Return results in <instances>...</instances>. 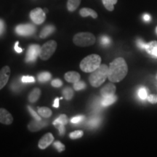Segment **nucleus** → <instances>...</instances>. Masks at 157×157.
<instances>
[{"label":"nucleus","mask_w":157,"mask_h":157,"mask_svg":"<svg viewBox=\"0 0 157 157\" xmlns=\"http://www.w3.org/2000/svg\"><path fill=\"white\" fill-rule=\"evenodd\" d=\"M108 73H109L108 66L105 64L101 65L97 69L90 74L89 77L90 84L94 87H100L108 78Z\"/></svg>","instance_id":"obj_2"},{"label":"nucleus","mask_w":157,"mask_h":157,"mask_svg":"<svg viewBox=\"0 0 157 157\" xmlns=\"http://www.w3.org/2000/svg\"><path fill=\"white\" fill-rule=\"evenodd\" d=\"M147 100L149 103H152V104H155L157 103V95H148V98H147Z\"/></svg>","instance_id":"obj_38"},{"label":"nucleus","mask_w":157,"mask_h":157,"mask_svg":"<svg viewBox=\"0 0 157 157\" xmlns=\"http://www.w3.org/2000/svg\"><path fill=\"white\" fill-rule=\"evenodd\" d=\"M10 76V68L6 66L0 70V90H2L8 82Z\"/></svg>","instance_id":"obj_9"},{"label":"nucleus","mask_w":157,"mask_h":157,"mask_svg":"<svg viewBox=\"0 0 157 157\" xmlns=\"http://www.w3.org/2000/svg\"><path fill=\"white\" fill-rule=\"evenodd\" d=\"M54 146H55V148L58 150V152L63 151H65V149H66V147H65L64 145L62 144L60 141H56V142H55Z\"/></svg>","instance_id":"obj_32"},{"label":"nucleus","mask_w":157,"mask_h":157,"mask_svg":"<svg viewBox=\"0 0 157 157\" xmlns=\"http://www.w3.org/2000/svg\"><path fill=\"white\" fill-rule=\"evenodd\" d=\"M136 43H137V47H138V48H140V49H141V50H145V49H146V43H145L144 42H143L142 39H137V40Z\"/></svg>","instance_id":"obj_37"},{"label":"nucleus","mask_w":157,"mask_h":157,"mask_svg":"<svg viewBox=\"0 0 157 157\" xmlns=\"http://www.w3.org/2000/svg\"><path fill=\"white\" fill-rule=\"evenodd\" d=\"M63 95L66 100L69 101L74 96V91L71 87H66L63 90Z\"/></svg>","instance_id":"obj_25"},{"label":"nucleus","mask_w":157,"mask_h":157,"mask_svg":"<svg viewBox=\"0 0 157 157\" xmlns=\"http://www.w3.org/2000/svg\"><path fill=\"white\" fill-rule=\"evenodd\" d=\"M5 23L2 20L0 19V36L3 34L4 31H5Z\"/></svg>","instance_id":"obj_39"},{"label":"nucleus","mask_w":157,"mask_h":157,"mask_svg":"<svg viewBox=\"0 0 157 157\" xmlns=\"http://www.w3.org/2000/svg\"><path fill=\"white\" fill-rule=\"evenodd\" d=\"M117 98L115 95L111 96H106V97H102V100L101 101V105L103 107H107L109 105H112L117 101Z\"/></svg>","instance_id":"obj_16"},{"label":"nucleus","mask_w":157,"mask_h":157,"mask_svg":"<svg viewBox=\"0 0 157 157\" xmlns=\"http://www.w3.org/2000/svg\"><path fill=\"white\" fill-rule=\"evenodd\" d=\"M128 72V67L125 60L118 58L110 63L108 78L111 82H119L124 78Z\"/></svg>","instance_id":"obj_1"},{"label":"nucleus","mask_w":157,"mask_h":157,"mask_svg":"<svg viewBox=\"0 0 157 157\" xmlns=\"http://www.w3.org/2000/svg\"><path fill=\"white\" fill-rule=\"evenodd\" d=\"M41 95V90L39 88H35L31 92L29 96V101L31 103H35L39 100Z\"/></svg>","instance_id":"obj_19"},{"label":"nucleus","mask_w":157,"mask_h":157,"mask_svg":"<svg viewBox=\"0 0 157 157\" xmlns=\"http://www.w3.org/2000/svg\"><path fill=\"white\" fill-rule=\"evenodd\" d=\"M73 42L76 46L88 47L95 42V36L89 32H82L76 34L74 36Z\"/></svg>","instance_id":"obj_4"},{"label":"nucleus","mask_w":157,"mask_h":157,"mask_svg":"<svg viewBox=\"0 0 157 157\" xmlns=\"http://www.w3.org/2000/svg\"><path fill=\"white\" fill-rule=\"evenodd\" d=\"M38 113L41 115V117L48 119L52 116V111L48 107H40L38 109Z\"/></svg>","instance_id":"obj_21"},{"label":"nucleus","mask_w":157,"mask_h":157,"mask_svg":"<svg viewBox=\"0 0 157 157\" xmlns=\"http://www.w3.org/2000/svg\"><path fill=\"white\" fill-rule=\"evenodd\" d=\"M59 100H60V98H57L55 100L54 103H53V107H55V108H58L59 107Z\"/></svg>","instance_id":"obj_42"},{"label":"nucleus","mask_w":157,"mask_h":157,"mask_svg":"<svg viewBox=\"0 0 157 157\" xmlns=\"http://www.w3.org/2000/svg\"><path fill=\"white\" fill-rule=\"evenodd\" d=\"M18 44H19V42H16L15 44V52H17V53H21V52H23V49L19 48L18 47Z\"/></svg>","instance_id":"obj_40"},{"label":"nucleus","mask_w":157,"mask_h":157,"mask_svg":"<svg viewBox=\"0 0 157 157\" xmlns=\"http://www.w3.org/2000/svg\"><path fill=\"white\" fill-rule=\"evenodd\" d=\"M30 17L31 21L34 22L35 24L40 25L44 23L46 18V15L45 13L43 11V10L40 7H37L31 11Z\"/></svg>","instance_id":"obj_6"},{"label":"nucleus","mask_w":157,"mask_h":157,"mask_svg":"<svg viewBox=\"0 0 157 157\" xmlns=\"http://www.w3.org/2000/svg\"><path fill=\"white\" fill-rule=\"evenodd\" d=\"M52 75L49 72H42L38 75V80L40 82H45L49 81Z\"/></svg>","instance_id":"obj_24"},{"label":"nucleus","mask_w":157,"mask_h":157,"mask_svg":"<svg viewBox=\"0 0 157 157\" xmlns=\"http://www.w3.org/2000/svg\"><path fill=\"white\" fill-rule=\"evenodd\" d=\"M13 121V117L11 113L5 109H0V123L4 124H11Z\"/></svg>","instance_id":"obj_11"},{"label":"nucleus","mask_w":157,"mask_h":157,"mask_svg":"<svg viewBox=\"0 0 157 157\" xmlns=\"http://www.w3.org/2000/svg\"><path fill=\"white\" fill-rule=\"evenodd\" d=\"M115 85L113 84H108L103 88H102L101 94L102 97H106V96H111L115 95L116 93Z\"/></svg>","instance_id":"obj_13"},{"label":"nucleus","mask_w":157,"mask_h":157,"mask_svg":"<svg viewBox=\"0 0 157 157\" xmlns=\"http://www.w3.org/2000/svg\"><path fill=\"white\" fill-rule=\"evenodd\" d=\"M156 34H157V27H156Z\"/></svg>","instance_id":"obj_43"},{"label":"nucleus","mask_w":157,"mask_h":157,"mask_svg":"<svg viewBox=\"0 0 157 157\" xmlns=\"http://www.w3.org/2000/svg\"><path fill=\"white\" fill-rule=\"evenodd\" d=\"M146 52L152 56L153 58H157V42L156 41H152V42L146 44Z\"/></svg>","instance_id":"obj_14"},{"label":"nucleus","mask_w":157,"mask_h":157,"mask_svg":"<svg viewBox=\"0 0 157 157\" xmlns=\"http://www.w3.org/2000/svg\"><path fill=\"white\" fill-rule=\"evenodd\" d=\"M55 30H56V28H55L54 25H46L44 28H43L42 31H41L40 35H39V36H40V38H42V39L46 38V37L50 36V34H52L55 31Z\"/></svg>","instance_id":"obj_17"},{"label":"nucleus","mask_w":157,"mask_h":157,"mask_svg":"<svg viewBox=\"0 0 157 157\" xmlns=\"http://www.w3.org/2000/svg\"><path fill=\"white\" fill-rule=\"evenodd\" d=\"M54 137L51 133L48 132L45 134L42 138L40 139L38 143V147L40 149H45L50 146L53 142Z\"/></svg>","instance_id":"obj_10"},{"label":"nucleus","mask_w":157,"mask_h":157,"mask_svg":"<svg viewBox=\"0 0 157 157\" xmlns=\"http://www.w3.org/2000/svg\"><path fill=\"white\" fill-rule=\"evenodd\" d=\"M21 81L23 83H31L35 82V78L34 76H23L21 78Z\"/></svg>","instance_id":"obj_34"},{"label":"nucleus","mask_w":157,"mask_h":157,"mask_svg":"<svg viewBox=\"0 0 157 157\" xmlns=\"http://www.w3.org/2000/svg\"><path fill=\"white\" fill-rule=\"evenodd\" d=\"M56 121H58V122L63 124L66 125L68 124V117L66 115L62 114V115H60V117L58 118V119H56Z\"/></svg>","instance_id":"obj_31"},{"label":"nucleus","mask_w":157,"mask_h":157,"mask_svg":"<svg viewBox=\"0 0 157 157\" xmlns=\"http://www.w3.org/2000/svg\"><path fill=\"white\" fill-rule=\"evenodd\" d=\"M101 58L96 54L90 55L80 63V68L86 73H92L101 66Z\"/></svg>","instance_id":"obj_3"},{"label":"nucleus","mask_w":157,"mask_h":157,"mask_svg":"<svg viewBox=\"0 0 157 157\" xmlns=\"http://www.w3.org/2000/svg\"><path fill=\"white\" fill-rule=\"evenodd\" d=\"M100 122H101V119H100L98 117H91L88 120L87 124L91 128H94V127H96L99 125Z\"/></svg>","instance_id":"obj_23"},{"label":"nucleus","mask_w":157,"mask_h":157,"mask_svg":"<svg viewBox=\"0 0 157 157\" xmlns=\"http://www.w3.org/2000/svg\"><path fill=\"white\" fill-rule=\"evenodd\" d=\"M64 77L68 82L74 84L80 80V74L76 71H68L66 72Z\"/></svg>","instance_id":"obj_15"},{"label":"nucleus","mask_w":157,"mask_h":157,"mask_svg":"<svg viewBox=\"0 0 157 157\" xmlns=\"http://www.w3.org/2000/svg\"><path fill=\"white\" fill-rule=\"evenodd\" d=\"M143 20H144V21H146V22H149V21L151 20V15L148 14H144V15H143Z\"/></svg>","instance_id":"obj_41"},{"label":"nucleus","mask_w":157,"mask_h":157,"mask_svg":"<svg viewBox=\"0 0 157 157\" xmlns=\"http://www.w3.org/2000/svg\"><path fill=\"white\" fill-rule=\"evenodd\" d=\"M101 44L105 47L109 46L111 44V39L109 36H103L101 38Z\"/></svg>","instance_id":"obj_33"},{"label":"nucleus","mask_w":157,"mask_h":157,"mask_svg":"<svg viewBox=\"0 0 157 157\" xmlns=\"http://www.w3.org/2000/svg\"><path fill=\"white\" fill-rule=\"evenodd\" d=\"M28 110L29 111V112H30L31 115L32 116V117H34L36 120H42L41 117L38 115V113H36V112H35V111L33 110V109L31 106H28Z\"/></svg>","instance_id":"obj_35"},{"label":"nucleus","mask_w":157,"mask_h":157,"mask_svg":"<svg viewBox=\"0 0 157 157\" xmlns=\"http://www.w3.org/2000/svg\"><path fill=\"white\" fill-rule=\"evenodd\" d=\"M48 122L47 121H42V120H35L31 121L29 124L28 128L31 132H36V131L39 130V129H42L43 127H46L48 125Z\"/></svg>","instance_id":"obj_12"},{"label":"nucleus","mask_w":157,"mask_h":157,"mask_svg":"<svg viewBox=\"0 0 157 157\" xmlns=\"http://www.w3.org/2000/svg\"><path fill=\"white\" fill-rule=\"evenodd\" d=\"M83 135H84L83 131L76 130V131H74L73 132L70 133L69 137L71 139H74V140H75V139L81 138V137L83 136Z\"/></svg>","instance_id":"obj_28"},{"label":"nucleus","mask_w":157,"mask_h":157,"mask_svg":"<svg viewBox=\"0 0 157 157\" xmlns=\"http://www.w3.org/2000/svg\"><path fill=\"white\" fill-rule=\"evenodd\" d=\"M80 15L82 17H87V16H91L93 18H97L98 14L97 13L93 10L90 8H82L79 12Z\"/></svg>","instance_id":"obj_18"},{"label":"nucleus","mask_w":157,"mask_h":157,"mask_svg":"<svg viewBox=\"0 0 157 157\" xmlns=\"http://www.w3.org/2000/svg\"><path fill=\"white\" fill-rule=\"evenodd\" d=\"M36 28L34 25L31 24H21L18 25L15 28V32L16 34L21 36H31L33 34H34Z\"/></svg>","instance_id":"obj_8"},{"label":"nucleus","mask_w":157,"mask_h":157,"mask_svg":"<svg viewBox=\"0 0 157 157\" xmlns=\"http://www.w3.org/2000/svg\"><path fill=\"white\" fill-rule=\"evenodd\" d=\"M138 97L140 100L142 101H145V100L147 99L148 98V91H147L146 88L144 87H140V89L138 90Z\"/></svg>","instance_id":"obj_26"},{"label":"nucleus","mask_w":157,"mask_h":157,"mask_svg":"<svg viewBox=\"0 0 157 157\" xmlns=\"http://www.w3.org/2000/svg\"><path fill=\"white\" fill-rule=\"evenodd\" d=\"M40 46L39 44H31L29 46V50L27 51L25 62L33 63L36 60L37 57L39 56L40 52Z\"/></svg>","instance_id":"obj_7"},{"label":"nucleus","mask_w":157,"mask_h":157,"mask_svg":"<svg viewBox=\"0 0 157 157\" xmlns=\"http://www.w3.org/2000/svg\"><path fill=\"white\" fill-rule=\"evenodd\" d=\"M86 88V84L82 81H78L76 83H74V89L76 90V91H79V90H82Z\"/></svg>","instance_id":"obj_29"},{"label":"nucleus","mask_w":157,"mask_h":157,"mask_svg":"<svg viewBox=\"0 0 157 157\" xmlns=\"http://www.w3.org/2000/svg\"><path fill=\"white\" fill-rule=\"evenodd\" d=\"M57 48V43L54 40L48 41L40 49L39 57L43 60H47L50 58L54 52H56Z\"/></svg>","instance_id":"obj_5"},{"label":"nucleus","mask_w":157,"mask_h":157,"mask_svg":"<svg viewBox=\"0 0 157 157\" xmlns=\"http://www.w3.org/2000/svg\"><path fill=\"white\" fill-rule=\"evenodd\" d=\"M51 84H52V87H60L62 86L63 82L61 80L58 79V78H56V79H54L53 81H52V82H51Z\"/></svg>","instance_id":"obj_36"},{"label":"nucleus","mask_w":157,"mask_h":157,"mask_svg":"<svg viewBox=\"0 0 157 157\" xmlns=\"http://www.w3.org/2000/svg\"><path fill=\"white\" fill-rule=\"evenodd\" d=\"M81 3V0H68L67 8L70 12H74L78 8Z\"/></svg>","instance_id":"obj_20"},{"label":"nucleus","mask_w":157,"mask_h":157,"mask_svg":"<svg viewBox=\"0 0 157 157\" xmlns=\"http://www.w3.org/2000/svg\"><path fill=\"white\" fill-rule=\"evenodd\" d=\"M156 79H157V75H156Z\"/></svg>","instance_id":"obj_44"},{"label":"nucleus","mask_w":157,"mask_h":157,"mask_svg":"<svg viewBox=\"0 0 157 157\" xmlns=\"http://www.w3.org/2000/svg\"><path fill=\"white\" fill-rule=\"evenodd\" d=\"M53 125L58 129L60 135H63L65 134V132H66L65 130H66V129H65V125L64 124H63L60 123V122H58V121H56V120H55L53 121Z\"/></svg>","instance_id":"obj_27"},{"label":"nucleus","mask_w":157,"mask_h":157,"mask_svg":"<svg viewBox=\"0 0 157 157\" xmlns=\"http://www.w3.org/2000/svg\"><path fill=\"white\" fill-rule=\"evenodd\" d=\"M84 119H85V117H84V116H82V115L76 116V117H74L72 118V119H71V123L73 124H78L82 122V121H84Z\"/></svg>","instance_id":"obj_30"},{"label":"nucleus","mask_w":157,"mask_h":157,"mask_svg":"<svg viewBox=\"0 0 157 157\" xmlns=\"http://www.w3.org/2000/svg\"><path fill=\"white\" fill-rule=\"evenodd\" d=\"M104 7L109 11H113L114 9V5L117 3V0H102Z\"/></svg>","instance_id":"obj_22"}]
</instances>
